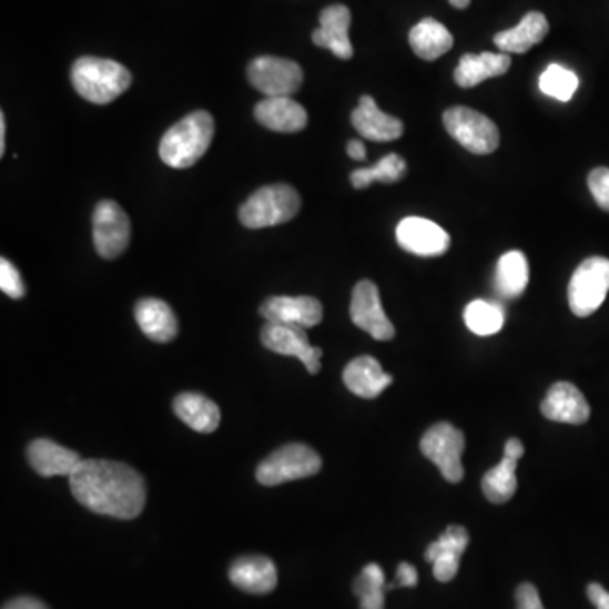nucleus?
<instances>
[{
	"instance_id": "obj_1",
	"label": "nucleus",
	"mask_w": 609,
	"mask_h": 609,
	"mask_svg": "<svg viewBox=\"0 0 609 609\" xmlns=\"http://www.w3.org/2000/svg\"><path fill=\"white\" fill-rule=\"evenodd\" d=\"M70 489L80 505L97 515L132 520L143 514V476L118 460L82 459L70 476Z\"/></svg>"
},
{
	"instance_id": "obj_2",
	"label": "nucleus",
	"mask_w": 609,
	"mask_h": 609,
	"mask_svg": "<svg viewBox=\"0 0 609 609\" xmlns=\"http://www.w3.org/2000/svg\"><path fill=\"white\" fill-rule=\"evenodd\" d=\"M214 131V119L209 112H192L163 135L161 160L176 170L193 166L211 148Z\"/></svg>"
},
{
	"instance_id": "obj_3",
	"label": "nucleus",
	"mask_w": 609,
	"mask_h": 609,
	"mask_svg": "<svg viewBox=\"0 0 609 609\" xmlns=\"http://www.w3.org/2000/svg\"><path fill=\"white\" fill-rule=\"evenodd\" d=\"M72 83L80 97L92 104L105 105L131 87L132 75L118 61L83 57L73 63Z\"/></svg>"
},
{
	"instance_id": "obj_4",
	"label": "nucleus",
	"mask_w": 609,
	"mask_h": 609,
	"mask_svg": "<svg viewBox=\"0 0 609 609\" xmlns=\"http://www.w3.org/2000/svg\"><path fill=\"white\" fill-rule=\"evenodd\" d=\"M302 207L298 192L293 186L267 185L256 190L240 211L241 224L247 229H266L285 224L296 217Z\"/></svg>"
},
{
	"instance_id": "obj_5",
	"label": "nucleus",
	"mask_w": 609,
	"mask_h": 609,
	"mask_svg": "<svg viewBox=\"0 0 609 609\" xmlns=\"http://www.w3.org/2000/svg\"><path fill=\"white\" fill-rule=\"evenodd\" d=\"M322 469V459L305 444H288L270 454L257 466L256 479L264 486H278L296 479L312 478Z\"/></svg>"
},
{
	"instance_id": "obj_6",
	"label": "nucleus",
	"mask_w": 609,
	"mask_h": 609,
	"mask_svg": "<svg viewBox=\"0 0 609 609\" xmlns=\"http://www.w3.org/2000/svg\"><path fill=\"white\" fill-rule=\"evenodd\" d=\"M609 292V260L588 257L574 271L569 283V307L576 317L595 314Z\"/></svg>"
},
{
	"instance_id": "obj_7",
	"label": "nucleus",
	"mask_w": 609,
	"mask_h": 609,
	"mask_svg": "<svg viewBox=\"0 0 609 609\" xmlns=\"http://www.w3.org/2000/svg\"><path fill=\"white\" fill-rule=\"evenodd\" d=\"M444 125L454 140L473 154H491L499 146V131L481 112L457 105L444 114Z\"/></svg>"
},
{
	"instance_id": "obj_8",
	"label": "nucleus",
	"mask_w": 609,
	"mask_h": 609,
	"mask_svg": "<svg viewBox=\"0 0 609 609\" xmlns=\"http://www.w3.org/2000/svg\"><path fill=\"white\" fill-rule=\"evenodd\" d=\"M466 447L464 434L453 424L440 422L425 432L420 449L428 460L435 464L449 483H460L464 478L463 453Z\"/></svg>"
},
{
	"instance_id": "obj_9",
	"label": "nucleus",
	"mask_w": 609,
	"mask_h": 609,
	"mask_svg": "<svg viewBox=\"0 0 609 609\" xmlns=\"http://www.w3.org/2000/svg\"><path fill=\"white\" fill-rule=\"evenodd\" d=\"M251 85L264 97H292L303 83V70L298 63L285 58H254L247 68Z\"/></svg>"
},
{
	"instance_id": "obj_10",
	"label": "nucleus",
	"mask_w": 609,
	"mask_h": 609,
	"mask_svg": "<svg viewBox=\"0 0 609 609\" xmlns=\"http://www.w3.org/2000/svg\"><path fill=\"white\" fill-rule=\"evenodd\" d=\"M131 222L114 200H102L93 212V244L105 260H115L129 246Z\"/></svg>"
},
{
	"instance_id": "obj_11",
	"label": "nucleus",
	"mask_w": 609,
	"mask_h": 609,
	"mask_svg": "<svg viewBox=\"0 0 609 609\" xmlns=\"http://www.w3.org/2000/svg\"><path fill=\"white\" fill-rule=\"evenodd\" d=\"M261 343L273 353L298 357L311 375L321 373V359L324 353L321 347L312 346L305 328L298 327V325L266 322L261 331Z\"/></svg>"
},
{
	"instance_id": "obj_12",
	"label": "nucleus",
	"mask_w": 609,
	"mask_h": 609,
	"mask_svg": "<svg viewBox=\"0 0 609 609\" xmlns=\"http://www.w3.org/2000/svg\"><path fill=\"white\" fill-rule=\"evenodd\" d=\"M351 318L356 327L367 332L376 341H392L395 337V327L385 314L378 286L369 280H363L354 286Z\"/></svg>"
},
{
	"instance_id": "obj_13",
	"label": "nucleus",
	"mask_w": 609,
	"mask_h": 609,
	"mask_svg": "<svg viewBox=\"0 0 609 609\" xmlns=\"http://www.w3.org/2000/svg\"><path fill=\"white\" fill-rule=\"evenodd\" d=\"M396 241L406 253L420 257L443 256L449 251L450 235L428 219L406 217L396 227Z\"/></svg>"
},
{
	"instance_id": "obj_14",
	"label": "nucleus",
	"mask_w": 609,
	"mask_h": 609,
	"mask_svg": "<svg viewBox=\"0 0 609 609\" xmlns=\"http://www.w3.org/2000/svg\"><path fill=\"white\" fill-rule=\"evenodd\" d=\"M260 314L266 322L311 328L321 324L324 308L314 296H271L261 305Z\"/></svg>"
},
{
	"instance_id": "obj_15",
	"label": "nucleus",
	"mask_w": 609,
	"mask_h": 609,
	"mask_svg": "<svg viewBox=\"0 0 609 609\" xmlns=\"http://www.w3.org/2000/svg\"><path fill=\"white\" fill-rule=\"evenodd\" d=\"M540 412L547 420L559 424L582 425L591 417V406L581 389L572 383L559 382L550 386Z\"/></svg>"
},
{
	"instance_id": "obj_16",
	"label": "nucleus",
	"mask_w": 609,
	"mask_h": 609,
	"mask_svg": "<svg viewBox=\"0 0 609 609\" xmlns=\"http://www.w3.org/2000/svg\"><path fill=\"white\" fill-rule=\"evenodd\" d=\"M469 546V534L460 525H450L437 541L425 550V560L434 564L437 581L449 582L459 572L460 557Z\"/></svg>"
},
{
	"instance_id": "obj_17",
	"label": "nucleus",
	"mask_w": 609,
	"mask_h": 609,
	"mask_svg": "<svg viewBox=\"0 0 609 609\" xmlns=\"http://www.w3.org/2000/svg\"><path fill=\"white\" fill-rule=\"evenodd\" d=\"M524 454V444L518 438H510L505 444V456H503L501 463L489 469L483 478V493H485L488 501L503 505V503L510 501L514 498L518 486V460Z\"/></svg>"
},
{
	"instance_id": "obj_18",
	"label": "nucleus",
	"mask_w": 609,
	"mask_h": 609,
	"mask_svg": "<svg viewBox=\"0 0 609 609\" xmlns=\"http://www.w3.org/2000/svg\"><path fill=\"white\" fill-rule=\"evenodd\" d=\"M254 118L264 128L275 132L303 131L308 124V114L292 97H264L254 109Z\"/></svg>"
},
{
	"instance_id": "obj_19",
	"label": "nucleus",
	"mask_w": 609,
	"mask_h": 609,
	"mask_svg": "<svg viewBox=\"0 0 609 609\" xmlns=\"http://www.w3.org/2000/svg\"><path fill=\"white\" fill-rule=\"evenodd\" d=\"M351 11L343 4L328 6L322 11L321 28L315 29L312 40L317 47L327 48L341 60H351L354 54L349 40Z\"/></svg>"
},
{
	"instance_id": "obj_20",
	"label": "nucleus",
	"mask_w": 609,
	"mask_h": 609,
	"mask_svg": "<svg viewBox=\"0 0 609 609\" xmlns=\"http://www.w3.org/2000/svg\"><path fill=\"white\" fill-rule=\"evenodd\" d=\"M229 579L235 588L251 595H267L278 585V570L267 557H241L229 569Z\"/></svg>"
},
{
	"instance_id": "obj_21",
	"label": "nucleus",
	"mask_w": 609,
	"mask_h": 609,
	"mask_svg": "<svg viewBox=\"0 0 609 609\" xmlns=\"http://www.w3.org/2000/svg\"><path fill=\"white\" fill-rule=\"evenodd\" d=\"M351 121L364 140L388 143L403 135V122L379 111L376 100L369 95L361 97L359 108L353 112Z\"/></svg>"
},
{
	"instance_id": "obj_22",
	"label": "nucleus",
	"mask_w": 609,
	"mask_h": 609,
	"mask_svg": "<svg viewBox=\"0 0 609 609\" xmlns=\"http://www.w3.org/2000/svg\"><path fill=\"white\" fill-rule=\"evenodd\" d=\"M28 460L32 469L37 470L43 478L53 476H72L82 457L60 444L53 443L50 438H38L32 440L28 447Z\"/></svg>"
},
{
	"instance_id": "obj_23",
	"label": "nucleus",
	"mask_w": 609,
	"mask_h": 609,
	"mask_svg": "<svg viewBox=\"0 0 609 609\" xmlns=\"http://www.w3.org/2000/svg\"><path fill=\"white\" fill-rule=\"evenodd\" d=\"M344 385L361 398H376L393 383V376L386 375L378 359L361 356L351 361L344 369Z\"/></svg>"
},
{
	"instance_id": "obj_24",
	"label": "nucleus",
	"mask_w": 609,
	"mask_h": 609,
	"mask_svg": "<svg viewBox=\"0 0 609 609\" xmlns=\"http://www.w3.org/2000/svg\"><path fill=\"white\" fill-rule=\"evenodd\" d=\"M134 317L141 331L154 343H172L179 334V321L172 307L163 300H140L134 308Z\"/></svg>"
},
{
	"instance_id": "obj_25",
	"label": "nucleus",
	"mask_w": 609,
	"mask_h": 609,
	"mask_svg": "<svg viewBox=\"0 0 609 609\" xmlns=\"http://www.w3.org/2000/svg\"><path fill=\"white\" fill-rule=\"evenodd\" d=\"M511 67L510 54L506 53H486L464 54L460 58L459 67L454 72L456 83L463 89H473L488 79L505 75Z\"/></svg>"
},
{
	"instance_id": "obj_26",
	"label": "nucleus",
	"mask_w": 609,
	"mask_h": 609,
	"mask_svg": "<svg viewBox=\"0 0 609 609\" xmlns=\"http://www.w3.org/2000/svg\"><path fill=\"white\" fill-rule=\"evenodd\" d=\"M549 21L541 12L531 11L521 19L520 24L508 31L498 32L495 37V44L501 53L524 54L541 43L549 34Z\"/></svg>"
},
{
	"instance_id": "obj_27",
	"label": "nucleus",
	"mask_w": 609,
	"mask_h": 609,
	"mask_svg": "<svg viewBox=\"0 0 609 609\" xmlns=\"http://www.w3.org/2000/svg\"><path fill=\"white\" fill-rule=\"evenodd\" d=\"M176 417L200 434H212L221 424V410L207 396L200 393H182L173 402Z\"/></svg>"
},
{
	"instance_id": "obj_28",
	"label": "nucleus",
	"mask_w": 609,
	"mask_h": 609,
	"mask_svg": "<svg viewBox=\"0 0 609 609\" xmlns=\"http://www.w3.org/2000/svg\"><path fill=\"white\" fill-rule=\"evenodd\" d=\"M454 38L443 22L427 18L414 26L410 31V47L418 58L434 61L453 48Z\"/></svg>"
},
{
	"instance_id": "obj_29",
	"label": "nucleus",
	"mask_w": 609,
	"mask_h": 609,
	"mask_svg": "<svg viewBox=\"0 0 609 609\" xmlns=\"http://www.w3.org/2000/svg\"><path fill=\"white\" fill-rule=\"evenodd\" d=\"M530 280L527 256L521 251L503 254L496 264L495 286L503 298H518L524 295Z\"/></svg>"
},
{
	"instance_id": "obj_30",
	"label": "nucleus",
	"mask_w": 609,
	"mask_h": 609,
	"mask_svg": "<svg viewBox=\"0 0 609 609\" xmlns=\"http://www.w3.org/2000/svg\"><path fill=\"white\" fill-rule=\"evenodd\" d=\"M353 589L359 599V609H385V592L388 591V585L378 564H367L354 581Z\"/></svg>"
},
{
	"instance_id": "obj_31",
	"label": "nucleus",
	"mask_w": 609,
	"mask_h": 609,
	"mask_svg": "<svg viewBox=\"0 0 609 609\" xmlns=\"http://www.w3.org/2000/svg\"><path fill=\"white\" fill-rule=\"evenodd\" d=\"M406 161L399 154H388L382 158L375 166L361 168L351 173V183L354 189L364 190L371 183H396L405 179Z\"/></svg>"
},
{
	"instance_id": "obj_32",
	"label": "nucleus",
	"mask_w": 609,
	"mask_h": 609,
	"mask_svg": "<svg viewBox=\"0 0 609 609\" xmlns=\"http://www.w3.org/2000/svg\"><path fill=\"white\" fill-rule=\"evenodd\" d=\"M464 322L473 334L488 337V335H495L501 331L503 324H505V314L496 303L474 300L464 311Z\"/></svg>"
},
{
	"instance_id": "obj_33",
	"label": "nucleus",
	"mask_w": 609,
	"mask_h": 609,
	"mask_svg": "<svg viewBox=\"0 0 609 609\" xmlns=\"http://www.w3.org/2000/svg\"><path fill=\"white\" fill-rule=\"evenodd\" d=\"M538 87L546 95L559 102H569L579 89V79L572 70H567L560 64H550L546 72L541 73Z\"/></svg>"
},
{
	"instance_id": "obj_34",
	"label": "nucleus",
	"mask_w": 609,
	"mask_h": 609,
	"mask_svg": "<svg viewBox=\"0 0 609 609\" xmlns=\"http://www.w3.org/2000/svg\"><path fill=\"white\" fill-rule=\"evenodd\" d=\"M0 290L11 298L19 300L24 296L26 288L22 283L21 273L11 261L2 257L0 260Z\"/></svg>"
},
{
	"instance_id": "obj_35",
	"label": "nucleus",
	"mask_w": 609,
	"mask_h": 609,
	"mask_svg": "<svg viewBox=\"0 0 609 609\" xmlns=\"http://www.w3.org/2000/svg\"><path fill=\"white\" fill-rule=\"evenodd\" d=\"M589 190L602 211L609 212V168H596L589 173Z\"/></svg>"
},
{
	"instance_id": "obj_36",
	"label": "nucleus",
	"mask_w": 609,
	"mask_h": 609,
	"mask_svg": "<svg viewBox=\"0 0 609 609\" xmlns=\"http://www.w3.org/2000/svg\"><path fill=\"white\" fill-rule=\"evenodd\" d=\"M515 599H517V609H546L541 605L537 588L530 585V582H524V585L518 586Z\"/></svg>"
},
{
	"instance_id": "obj_37",
	"label": "nucleus",
	"mask_w": 609,
	"mask_h": 609,
	"mask_svg": "<svg viewBox=\"0 0 609 609\" xmlns=\"http://www.w3.org/2000/svg\"><path fill=\"white\" fill-rule=\"evenodd\" d=\"M418 585V572L412 564L402 562L396 570V579L393 585H388L389 589L395 588H415Z\"/></svg>"
},
{
	"instance_id": "obj_38",
	"label": "nucleus",
	"mask_w": 609,
	"mask_h": 609,
	"mask_svg": "<svg viewBox=\"0 0 609 609\" xmlns=\"http://www.w3.org/2000/svg\"><path fill=\"white\" fill-rule=\"evenodd\" d=\"M588 598L598 609H609V592L601 585L588 586Z\"/></svg>"
},
{
	"instance_id": "obj_39",
	"label": "nucleus",
	"mask_w": 609,
	"mask_h": 609,
	"mask_svg": "<svg viewBox=\"0 0 609 609\" xmlns=\"http://www.w3.org/2000/svg\"><path fill=\"white\" fill-rule=\"evenodd\" d=\"M2 609H50L43 601L37 598H16L6 602Z\"/></svg>"
},
{
	"instance_id": "obj_40",
	"label": "nucleus",
	"mask_w": 609,
	"mask_h": 609,
	"mask_svg": "<svg viewBox=\"0 0 609 609\" xmlns=\"http://www.w3.org/2000/svg\"><path fill=\"white\" fill-rule=\"evenodd\" d=\"M347 154L353 160L364 161L366 160V146L359 140L349 141V144H347Z\"/></svg>"
},
{
	"instance_id": "obj_41",
	"label": "nucleus",
	"mask_w": 609,
	"mask_h": 609,
	"mask_svg": "<svg viewBox=\"0 0 609 609\" xmlns=\"http://www.w3.org/2000/svg\"><path fill=\"white\" fill-rule=\"evenodd\" d=\"M6 153V115L0 114V154Z\"/></svg>"
},
{
	"instance_id": "obj_42",
	"label": "nucleus",
	"mask_w": 609,
	"mask_h": 609,
	"mask_svg": "<svg viewBox=\"0 0 609 609\" xmlns=\"http://www.w3.org/2000/svg\"><path fill=\"white\" fill-rule=\"evenodd\" d=\"M450 6L456 9H466L469 8L470 0H449Z\"/></svg>"
}]
</instances>
